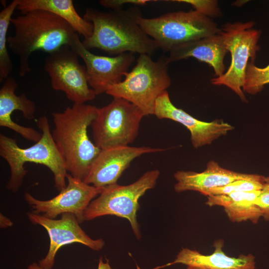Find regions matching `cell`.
<instances>
[{
	"label": "cell",
	"mask_w": 269,
	"mask_h": 269,
	"mask_svg": "<svg viewBox=\"0 0 269 269\" xmlns=\"http://www.w3.org/2000/svg\"><path fill=\"white\" fill-rule=\"evenodd\" d=\"M142 16L137 6L106 12L88 8L83 18L92 23L93 32L82 43L88 50L97 48L114 56L126 52L151 56L158 48L140 26Z\"/></svg>",
	"instance_id": "cell-1"
},
{
	"label": "cell",
	"mask_w": 269,
	"mask_h": 269,
	"mask_svg": "<svg viewBox=\"0 0 269 269\" xmlns=\"http://www.w3.org/2000/svg\"><path fill=\"white\" fill-rule=\"evenodd\" d=\"M98 108L74 104L62 112L52 113L54 141L72 176L84 181L101 149L90 139L88 128L95 119Z\"/></svg>",
	"instance_id": "cell-2"
},
{
	"label": "cell",
	"mask_w": 269,
	"mask_h": 269,
	"mask_svg": "<svg viewBox=\"0 0 269 269\" xmlns=\"http://www.w3.org/2000/svg\"><path fill=\"white\" fill-rule=\"evenodd\" d=\"M13 35L7 37L10 50L19 59V75L24 76L31 71L29 58L35 51L49 54L63 46L70 45L77 33L67 21L52 13L34 10L12 17Z\"/></svg>",
	"instance_id": "cell-3"
},
{
	"label": "cell",
	"mask_w": 269,
	"mask_h": 269,
	"mask_svg": "<svg viewBox=\"0 0 269 269\" xmlns=\"http://www.w3.org/2000/svg\"><path fill=\"white\" fill-rule=\"evenodd\" d=\"M37 125L42 132L40 139L32 146L19 147L16 140L0 134V155L7 162L10 175L6 187L13 192L21 186L27 171L24 167L27 162L43 165L48 167L54 176L55 187L60 192L67 186L66 175L63 159L52 137L46 116L40 117Z\"/></svg>",
	"instance_id": "cell-4"
},
{
	"label": "cell",
	"mask_w": 269,
	"mask_h": 269,
	"mask_svg": "<svg viewBox=\"0 0 269 269\" xmlns=\"http://www.w3.org/2000/svg\"><path fill=\"white\" fill-rule=\"evenodd\" d=\"M169 63L164 55L154 61L149 55L139 54L135 65L124 80L110 86L106 93L127 100L144 116L153 115L156 100L171 85Z\"/></svg>",
	"instance_id": "cell-5"
},
{
	"label": "cell",
	"mask_w": 269,
	"mask_h": 269,
	"mask_svg": "<svg viewBox=\"0 0 269 269\" xmlns=\"http://www.w3.org/2000/svg\"><path fill=\"white\" fill-rule=\"evenodd\" d=\"M138 23L164 52L221 31L212 19L195 10L169 12L153 18L142 16Z\"/></svg>",
	"instance_id": "cell-6"
},
{
	"label": "cell",
	"mask_w": 269,
	"mask_h": 269,
	"mask_svg": "<svg viewBox=\"0 0 269 269\" xmlns=\"http://www.w3.org/2000/svg\"><path fill=\"white\" fill-rule=\"evenodd\" d=\"M157 169L144 173L134 182L120 185L117 183L103 188L98 197L90 203L84 218L89 221L105 215H115L129 221L137 239L141 238L136 212L139 208L138 200L148 190L154 188L159 177Z\"/></svg>",
	"instance_id": "cell-7"
},
{
	"label": "cell",
	"mask_w": 269,
	"mask_h": 269,
	"mask_svg": "<svg viewBox=\"0 0 269 269\" xmlns=\"http://www.w3.org/2000/svg\"><path fill=\"white\" fill-rule=\"evenodd\" d=\"M254 21L227 23L221 28L226 47L231 53V61L227 71L222 76L214 78V85H224L231 89L244 102L247 100L242 91L247 67L250 61L255 63L259 50L258 42L261 31L253 29Z\"/></svg>",
	"instance_id": "cell-8"
},
{
	"label": "cell",
	"mask_w": 269,
	"mask_h": 269,
	"mask_svg": "<svg viewBox=\"0 0 269 269\" xmlns=\"http://www.w3.org/2000/svg\"><path fill=\"white\" fill-rule=\"evenodd\" d=\"M144 116L132 103L113 97L108 105L97 109L91 125L94 143L101 149L129 145L137 137Z\"/></svg>",
	"instance_id": "cell-9"
},
{
	"label": "cell",
	"mask_w": 269,
	"mask_h": 269,
	"mask_svg": "<svg viewBox=\"0 0 269 269\" xmlns=\"http://www.w3.org/2000/svg\"><path fill=\"white\" fill-rule=\"evenodd\" d=\"M69 45L63 46L46 57L44 70L52 88L63 92L74 104H82L94 100V91L89 86L85 66Z\"/></svg>",
	"instance_id": "cell-10"
},
{
	"label": "cell",
	"mask_w": 269,
	"mask_h": 269,
	"mask_svg": "<svg viewBox=\"0 0 269 269\" xmlns=\"http://www.w3.org/2000/svg\"><path fill=\"white\" fill-rule=\"evenodd\" d=\"M66 179V187L49 200H39L25 192L24 197L31 207L32 212L50 219H55L64 213H71L76 217L79 224L82 223L85 221L84 215L86 209L104 187L88 184L68 173Z\"/></svg>",
	"instance_id": "cell-11"
},
{
	"label": "cell",
	"mask_w": 269,
	"mask_h": 269,
	"mask_svg": "<svg viewBox=\"0 0 269 269\" xmlns=\"http://www.w3.org/2000/svg\"><path fill=\"white\" fill-rule=\"evenodd\" d=\"M85 64L88 84L96 95L122 81L135 61L134 53L126 52L112 57L95 55L86 49L76 33L69 45Z\"/></svg>",
	"instance_id": "cell-12"
},
{
	"label": "cell",
	"mask_w": 269,
	"mask_h": 269,
	"mask_svg": "<svg viewBox=\"0 0 269 269\" xmlns=\"http://www.w3.org/2000/svg\"><path fill=\"white\" fill-rule=\"evenodd\" d=\"M27 215L31 223L45 228L49 237L48 253L38 263L44 269H52L57 252L64 245L80 243L96 251H100L104 246L102 239L94 240L84 232L74 214L64 213L59 219L48 218L32 212L27 213Z\"/></svg>",
	"instance_id": "cell-13"
},
{
	"label": "cell",
	"mask_w": 269,
	"mask_h": 269,
	"mask_svg": "<svg viewBox=\"0 0 269 269\" xmlns=\"http://www.w3.org/2000/svg\"><path fill=\"white\" fill-rule=\"evenodd\" d=\"M164 149L149 146H120L101 149L83 181L96 187L116 184L132 161L141 155Z\"/></svg>",
	"instance_id": "cell-14"
},
{
	"label": "cell",
	"mask_w": 269,
	"mask_h": 269,
	"mask_svg": "<svg viewBox=\"0 0 269 269\" xmlns=\"http://www.w3.org/2000/svg\"><path fill=\"white\" fill-rule=\"evenodd\" d=\"M153 115L158 119H169L185 126L190 133L191 141L195 148L211 144L234 129L222 121L206 122L196 119L174 105L167 91L156 100Z\"/></svg>",
	"instance_id": "cell-15"
},
{
	"label": "cell",
	"mask_w": 269,
	"mask_h": 269,
	"mask_svg": "<svg viewBox=\"0 0 269 269\" xmlns=\"http://www.w3.org/2000/svg\"><path fill=\"white\" fill-rule=\"evenodd\" d=\"M17 87L16 80L9 76L0 88V126L8 128L25 139L36 142L41 138V133L32 128L19 125L11 118L13 112L19 111L25 119L30 120L34 118L36 111L34 102L28 99L24 93L16 95L15 92Z\"/></svg>",
	"instance_id": "cell-16"
},
{
	"label": "cell",
	"mask_w": 269,
	"mask_h": 269,
	"mask_svg": "<svg viewBox=\"0 0 269 269\" xmlns=\"http://www.w3.org/2000/svg\"><path fill=\"white\" fill-rule=\"evenodd\" d=\"M174 177L177 181L174 186L175 191L192 190L203 194L210 189L224 186L236 180H257L264 176L230 170L214 161H210L203 172L180 170L174 173Z\"/></svg>",
	"instance_id": "cell-17"
},
{
	"label": "cell",
	"mask_w": 269,
	"mask_h": 269,
	"mask_svg": "<svg viewBox=\"0 0 269 269\" xmlns=\"http://www.w3.org/2000/svg\"><path fill=\"white\" fill-rule=\"evenodd\" d=\"M169 52V63L192 57L208 63L217 77L225 73L224 60L228 51L220 33L180 45Z\"/></svg>",
	"instance_id": "cell-18"
},
{
	"label": "cell",
	"mask_w": 269,
	"mask_h": 269,
	"mask_svg": "<svg viewBox=\"0 0 269 269\" xmlns=\"http://www.w3.org/2000/svg\"><path fill=\"white\" fill-rule=\"evenodd\" d=\"M223 244L222 240L216 241L213 253L208 255L196 250L183 248L173 262L163 267L181 264L204 269H256L255 257L253 255L242 254L237 258L230 257L224 252Z\"/></svg>",
	"instance_id": "cell-19"
},
{
	"label": "cell",
	"mask_w": 269,
	"mask_h": 269,
	"mask_svg": "<svg viewBox=\"0 0 269 269\" xmlns=\"http://www.w3.org/2000/svg\"><path fill=\"white\" fill-rule=\"evenodd\" d=\"M261 190L234 192L225 194L208 196L206 204L224 208L231 221L235 222L250 221L257 223L262 217L260 210L256 205Z\"/></svg>",
	"instance_id": "cell-20"
},
{
	"label": "cell",
	"mask_w": 269,
	"mask_h": 269,
	"mask_svg": "<svg viewBox=\"0 0 269 269\" xmlns=\"http://www.w3.org/2000/svg\"><path fill=\"white\" fill-rule=\"evenodd\" d=\"M17 9L22 13L42 10L54 14L67 21L84 38L93 32L92 23L78 13L72 0H18Z\"/></svg>",
	"instance_id": "cell-21"
},
{
	"label": "cell",
	"mask_w": 269,
	"mask_h": 269,
	"mask_svg": "<svg viewBox=\"0 0 269 269\" xmlns=\"http://www.w3.org/2000/svg\"><path fill=\"white\" fill-rule=\"evenodd\" d=\"M18 4L12 0L0 12V81H4L13 70V65L7 48V32L12 15Z\"/></svg>",
	"instance_id": "cell-22"
},
{
	"label": "cell",
	"mask_w": 269,
	"mask_h": 269,
	"mask_svg": "<svg viewBox=\"0 0 269 269\" xmlns=\"http://www.w3.org/2000/svg\"><path fill=\"white\" fill-rule=\"evenodd\" d=\"M269 83V65L259 68L255 63H248L245 81L243 90L250 94L254 95L260 92L264 86Z\"/></svg>",
	"instance_id": "cell-23"
},
{
	"label": "cell",
	"mask_w": 269,
	"mask_h": 269,
	"mask_svg": "<svg viewBox=\"0 0 269 269\" xmlns=\"http://www.w3.org/2000/svg\"><path fill=\"white\" fill-rule=\"evenodd\" d=\"M265 177L257 180H238L224 186L210 189L203 195L205 196L225 194L234 192H249L261 190L265 184Z\"/></svg>",
	"instance_id": "cell-24"
},
{
	"label": "cell",
	"mask_w": 269,
	"mask_h": 269,
	"mask_svg": "<svg viewBox=\"0 0 269 269\" xmlns=\"http://www.w3.org/2000/svg\"><path fill=\"white\" fill-rule=\"evenodd\" d=\"M172 1L190 4L195 10L211 19L214 17H219L222 15V12L217 0H175Z\"/></svg>",
	"instance_id": "cell-25"
},
{
	"label": "cell",
	"mask_w": 269,
	"mask_h": 269,
	"mask_svg": "<svg viewBox=\"0 0 269 269\" xmlns=\"http://www.w3.org/2000/svg\"><path fill=\"white\" fill-rule=\"evenodd\" d=\"M256 205L260 210L262 217L269 220V184L265 183L256 199Z\"/></svg>",
	"instance_id": "cell-26"
},
{
	"label": "cell",
	"mask_w": 269,
	"mask_h": 269,
	"mask_svg": "<svg viewBox=\"0 0 269 269\" xmlns=\"http://www.w3.org/2000/svg\"><path fill=\"white\" fill-rule=\"evenodd\" d=\"M149 0H101L99 3L104 7L111 10H119L123 9V5L132 4L135 5H144Z\"/></svg>",
	"instance_id": "cell-27"
},
{
	"label": "cell",
	"mask_w": 269,
	"mask_h": 269,
	"mask_svg": "<svg viewBox=\"0 0 269 269\" xmlns=\"http://www.w3.org/2000/svg\"><path fill=\"white\" fill-rule=\"evenodd\" d=\"M27 269H44L41 268L38 263H33L27 268ZM97 269H113L111 267L109 260H106L104 262L102 257H100L99 260L98 266Z\"/></svg>",
	"instance_id": "cell-28"
},
{
	"label": "cell",
	"mask_w": 269,
	"mask_h": 269,
	"mask_svg": "<svg viewBox=\"0 0 269 269\" xmlns=\"http://www.w3.org/2000/svg\"><path fill=\"white\" fill-rule=\"evenodd\" d=\"M12 224V222L9 218L0 213V226L1 228H5L11 227Z\"/></svg>",
	"instance_id": "cell-29"
},
{
	"label": "cell",
	"mask_w": 269,
	"mask_h": 269,
	"mask_svg": "<svg viewBox=\"0 0 269 269\" xmlns=\"http://www.w3.org/2000/svg\"><path fill=\"white\" fill-rule=\"evenodd\" d=\"M186 269H202L200 268H198V267H193V266H187Z\"/></svg>",
	"instance_id": "cell-30"
},
{
	"label": "cell",
	"mask_w": 269,
	"mask_h": 269,
	"mask_svg": "<svg viewBox=\"0 0 269 269\" xmlns=\"http://www.w3.org/2000/svg\"><path fill=\"white\" fill-rule=\"evenodd\" d=\"M265 181L266 183L269 184V177H265Z\"/></svg>",
	"instance_id": "cell-31"
}]
</instances>
